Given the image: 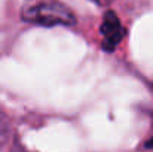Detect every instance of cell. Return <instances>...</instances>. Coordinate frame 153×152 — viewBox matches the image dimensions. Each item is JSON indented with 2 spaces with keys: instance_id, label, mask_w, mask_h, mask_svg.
Returning a JSON list of instances; mask_svg holds the SVG:
<instances>
[{
  "instance_id": "cell-1",
  "label": "cell",
  "mask_w": 153,
  "mask_h": 152,
  "mask_svg": "<svg viewBox=\"0 0 153 152\" xmlns=\"http://www.w3.org/2000/svg\"><path fill=\"white\" fill-rule=\"evenodd\" d=\"M22 19L43 27H56V25H74L76 16L73 12L58 1H40L27 7L22 12Z\"/></svg>"
},
{
  "instance_id": "cell-2",
  "label": "cell",
  "mask_w": 153,
  "mask_h": 152,
  "mask_svg": "<svg viewBox=\"0 0 153 152\" xmlns=\"http://www.w3.org/2000/svg\"><path fill=\"white\" fill-rule=\"evenodd\" d=\"M101 36H102V49L113 51L123 39L125 36V28L120 24V19L117 15L111 10H107L102 16L101 24Z\"/></svg>"
},
{
  "instance_id": "cell-3",
  "label": "cell",
  "mask_w": 153,
  "mask_h": 152,
  "mask_svg": "<svg viewBox=\"0 0 153 152\" xmlns=\"http://www.w3.org/2000/svg\"><path fill=\"white\" fill-rule=\"evenodd\" d=\"M94 3H97V4H100V6H105V4H108V3H111L113 0H92Z\"/></svg>"
},
{
  "instance_id": "cell-4",
  "label": "cell",
  "mask_w": 153,
  "mask_h": 152,
  "mask_svg": "<svg viewBox=\"0 0 153 152\" xmlns=\"http://www.w3.org/2000/svg\"><path fill=\"white\" fill-rule=\"evenodd\" d=\"M146 146H147V148H150V149H153V139L152 140H149V142L146 143Z\"/></svg>"
}]
</instances>
